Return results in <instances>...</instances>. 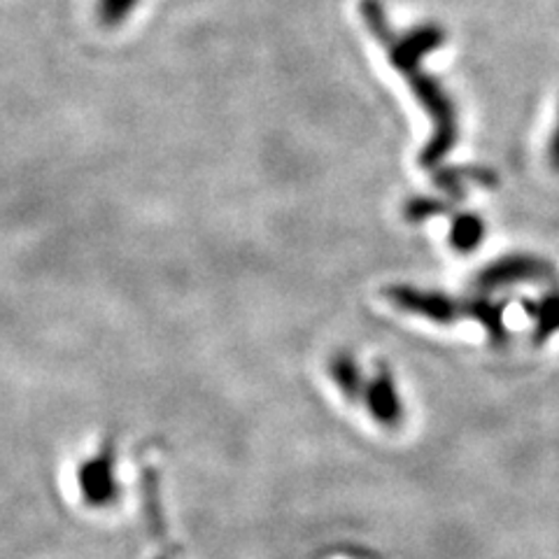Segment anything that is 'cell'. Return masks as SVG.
Returning a JSON list of instances; mask_svg holds the SVG:
<instances>
[{"label": "cell", "mask_w": 559, "mask_h": 559, "mask_svg": "<svg viewBox=\"0 0 559 559\" xmlns=\"http://www.w3.org/2000/svg\"><path fill=\"white\" fill-rule=\"evenodd\" d=\"M555 277L557 273L550 261L530 254H513L497 259L495 264L485 266L476 275L474 285L483 294H489L501 287H515L524 283H555Z\"/></svg>", "instance_id": "1"}, {"label": "cell", "mask_w": 559, "mask_h": 559, "mask_svg": "<svg viewBox=\"0 0 559 559\" xmlns=\"http://www.w3.org/2000/svg\"><path fill=\"white\" fill-rule=\"evenodd\" d=\"M80 495L92 509H108L119 499L115 445H105L98 454L84 460L78 471Z\"/></svg>", "instance_id": "2"}, {"label": "cell", "mask_w": 559, "mask_h": 559, "mask_svg": "<svg viewBox=\"0 0 559 559\" xmlns=\"http://www.w3.org/2000/svg\"><path fill=\"white\" fill-rule=\"evenodd\" d=\"M388 296L396 308L419 314V318L439 322V324H454L462 318H466V301H457L441 292L394 285L388 289Z\"/></svg>", "instance_id": "3"}, {"label": "cell", "mask_w": 559, "mask_h": 559, "mask_svg": "<svg viewBox=\"0 0 559 559\" xmlns=\"http://www.w3.org/2000/svg\"><path fill=\"white\" fill-rule=\"evenodd\" d=\"M364 401L382 427L394 429L401 425V419H404V406H401L396 382L388 366H380L376 378L371 382H366Z\"/></svg>", "instance_id": "4"}, {"label": "cell", "mask_w": 559, "mask_h": 559, "mask_svg": "<svg viewBox=\"0 0 559 559\" xmlns=\"http://www.w3.org/2000/svg\"><path fill=\"white\" fill-rule=\"evenodd\" d=\"M524 310L534 322V343L548 341L555 331H559V287L548 289L536 301H527Z\"/></svg>", "instance_id": "5"}, {"label": "cell", "mask_w": 559, "mask_h": 559, "mask_svg": "<svg viewBox=\"0 0 559 559\" xmlns=\"http://www.w3.org/2000/svg\"><path fill=\"white\" fill-rule=\"evenodd\" d=\"M466 318L478 320L485 326L487 336L497 345H503L506 338H509V329H506L503 322V306L489 299V294L480 292V296H474V299L466 301Z\"/></svg>", "instance_id": "6"}, {"label": "cell", "mask_w": 559, "mask_h": 559, "mask_svg": "<svg viewBox=\"0 0 559 559\" xmlns=\"http://www.w3.org/2000/svg\"><path fill=\"white\" fill-rule=\"evenodd\" d=\"M331 380L338 384V390L347 401H359L366 392V380L361 376V369L357 359L349 353H338L329 361Z\"/></svg>", "instance_id": "7"}, {"label": "cell", "mask_w": 559, "mask_h": 559, "mask_svg": "<svg viewBox=\"0 0 559 559\" xmlns=\"http://www.w3.org/2000/svg\"><path fill=\"white\" fill-rule=\"evenodd\" d=\"M485 224L480 217L476 215H457L452 219V226H450V242L454 250L460 252H474L478 250V245L483 242L485 238Z\"/></svg>", "instance_id": "8"}, {"label": "cell", "mask_w": 559, "mask_h": 559, "mask_svg": "<svg viewBox=\"0 0 559 559\" xmlns=\"http://www.w3.org/2000/svg\"><path fill=\"white\" fill-rule=\"evenodd\" d=\"M143 0H96V20L103 28L117 31L131 22Z\"/></svg>", "instance_id": "9"}, {"label": "cell", "mask_w": 559, "mask_h": 559, "mask_svg": "<svg viewBox=\"0 0 559 559\" xmlns=\"http://www.w3.org/2000/svg\"><path fill=\"white\" fill-rule=\"evenodd\" d=\"M448 203L443 201H433V199H415L406 203V219L413 224L425 222L429 217H439L443 213H448Z\"/></svg>", "instance_id": "10"}, {"label": "cell", "mask_w": 559, "mask_h": 559, "mask_svg": "<svg viewBox=\"0 0 559 559\" xmlns=\"http://www.w3.org/2000/svg\"><path fill=\"white\" fill-rule=\"evenodd\" d=\"M550 166L559 173V119H557V127H555V133H552V140H550Z\"/></svg>", "instance_id": "11"}]
</instances>
